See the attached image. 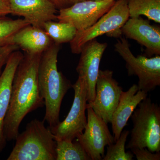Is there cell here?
Wrapping results in <instances>:
<instances>
[{"mask_svg":"<svg viewBox=\"0 0 160 160\" xmlns=\"http://www.w3.org/2000/svg\"><path fill=\"white\" fill-rule=\"evenodd\" d=\"M131 116L133 124L131 138L126 148H147L160 151V107L147 97L138 105Z\"/></svg>","mask_w":160,"mask_h":160,"instance_id":"obj_4","label":"cell"},{"mask_svg":"<svg viewBox=\"0 0 160 160\" xmlns=\"http://www.w3.org/2000/svg\"><path fill=\"white\" fill-rule=\"evenodd\" d=\"M129 18L128 0H116L109 11L96 22L85 30L77 31L69 42L72 52L80 54L86 43L104 34L121 38V29Z\"/></svg>","mask_w":160,"mask_h":160,"instance_id":"obj_5","label":"cell"},{"mask_svg":"<svg viewBox=\"0 0 160 160\" xmlns=\"http://www.w3.org/2000/svg\"><path fill=\"white\" fill-rule=\"evenodd\" d=\"M114 49L126 62L128 75L137 76L138 78L139 90L148 93L160 86V55L150 58L144 55L135 56L125 38L121 37L118 40Z\"/></svg>","mask_w":160,"mask_h":160,"instance_id":"obj_6","label":"cell"},{"mask_svg":"<svg viewBox=\"0 0 160 160\" xmlns=\"http://www.w3.org/2000/svg\"><path fill=\"white\" fill-rule=\"evenodd\" d=\"M113 74L112 70L100 69L96 84L94 99L87 105V108L91 107L106 124L111 122L112 114L123 91V88L113 78Z\"/></svg>","mask_w":160,"mask_h":160,"instance_id":"obj_8","label":"cell"},{"mask_svg":"<svg viewBox=\"0 0 160 160\" xmlns=\"http://www.w3.org/2000/svg\"><path fill=\"white\" fill-rule=\"evenodd\" d=\"M53 5L56 9H66L70 7L75 3L85 0H49Z\"/></svg>","mask_w":160,"mask_h":160,"instance_id":"obj_24","label":"cell"},{"mask_svg":"<svg viewBox=\"0 0 160 160\" xmlns=\"http://www.w3.org/2000/svg\"><path fill=\"white\" fill-rule=\"evenodd\" d=\"M147 97L148 93L139 90L136 84H133L127 91L122 92L110 122L115 142L119 138L124 127L127 126L128 120L138 105Z\"/></svg>","mask_w":160,"mask_h":160,"instance_id":"obj_14","label":"cell"},{"mask_svg":"<svg viewBox=\"0 0 160 160\" xmlns=\"http://www.w3.org/2000/svg\"><path fill=\"white\" fill-rule=\"evenodd\" d=\"M19 47L15 44L0 46V72L12 52L18 50Z\"/></svg>","mask_w":160,"mask_h":160,"instance_id":"obj_23","label":"cell"},{"mask_svg":"<svg viewBox=\"0 0 160 160\" xmlns=\"http://www.w3.org/2000/svg\"><path fill=\"white\" fill-rule=\"evenodd\" d=\"M44 122L36 119L27 124L7 160H56V141Z\"/></svg>","mask_w":160,"mask_h":160,"instance_id":"obj_3","label":"cell"},{"mask_svg":"<svg viewBox=\"0 0 160 160\" xmlns=\"http://www.w3.org/2000/svg\"><path fill=\"white\" fill-rule=\"evenodd\" d=\"M129 134V130L122 131L119 138L115 142L107 147L106 155L103 160H132L134 155L131 152H126V145L127 138Z\"/></svg>","mask_w":160,"mask_h":160,"instance_id":"obj_21","label":"cell"},{"mask_svg":"<svg viewBox=\"0 0 160 160\" xmlns=\"http://www.w3.org/2000/svg\"><path fill=\"white\" fill-rule=\"evenodd\" d=\"M129 18L141 15L160 23V0H128Z\"/></svg>","mask_w":160,"mask_h":160,"instance_id":"obj_17","label":"cell"},{"mask_svg":"<svg viewBox=\"0 0 160 160\" xmlns=\"http://www.w3.org/2000/svg\"><path fill=\"white\" fill-rule=\"evenodd\" d=\"M56 142V160H92L78 140H58Z\"/></svg>","mask_w":160,"mask_h":160,"instance_id":"obj_19","label":"cell"},{"mask_svg":"<svg viewBox=\"0 0 160 160\" xmlns=\"http://www.w3.org/2000/svg\"><path fill=\"white\" fill-rule=\"evenodd\" d=\"M11 14L9 0H0V17Z\"/></svg>","mask_w":160,"mask_h":160,"instance_id":"obj_25","label":"cell"},{"mask_svg":"<svg viewBox=\"0 0 160 160\" xmlns=\"http://www.w3.org/2000/svg\"><path fill=\"white\" fill-rule=\"evenodd\" d=\"M72 88L74 92V100L69 112L62 122L50 128L56 141H73L82 133L87 124V91L85 83L78 78Z\"/></svg>","mask_w":160,"mask_h":160,"instance_id":"obj_7","label":"cell"},{"mask_svg":"<svg viewBox=\"0 0 160 160\" xmlns=\"http://www.w3.org/2000/svg\"><path fill=\"white\" fill-rule=\"evenodd\" d=\"M116 1L85 0L78 2L68 8L60 9L57 19L62 22L70 23L77 31H82L96 22L109 11Z\"/></svg>","mask_w":160,"mask_h":160,"instance_id":"obj_10","label":"cell"},{"mask_svg":"<svg viewBox=\"0 0 160 160\" xmlns=\"http://www.w3.org/2000/svg\"><path fill=\"white\" fill-rule=\"evenodd\" d=\"M122 34L127 38L137 41L146 47V57L160 54V28L150 25L142 18H129L121 29Z\"/></svg>","mask_w":160,"mask_h":160,"instance_id":"obj_12","label":"cell"},{"mask_svg":"<svg viewBox=\"0 0 160 160\" xmlns=\"http://www.w3.org/2000/svg\"><path fill=\"white\" fill-rule=\"evenodd\" d=\"M107 45L96 39L89 41L83 46L79 61L77 67L78 78L86 85L87 103L93 101L95 95L96 84L99 71L100 62Z\"/></svg>","mask_w":160,"mask_h":160,"instance_id":"obj_11","label":"cell"},{"mask_svg":"<svg viewBox=\"0 0 160 160\" xmlns=\"http://www.w3.org/2000/svg\"><path fill=\"white\" fill-rule=\"evenodd\" d=\"M29 25V23L24 19L13 20L0 17V46L11 44V39L14 35Z\"/></svg>","mask_w":160,"mask_h":160,"instance_id":"obj_20","label":"cell"},{"mask_svg":"<svg viewBox=\"0 0 160 160\" xmlns=\"http://www.w3.org/2000/svg\"><path fill=\"white\" fill-rule=\"evenodd\" d=\"M54 43L42 28L29 25L14 35L11 44L32 54L42 53Z\"/></svg>","mask_w":160,"mask_h":160,"instance_id":"obj_16","label":"cell"},{"mask_svg":"<svg viewBox=\"0 0 160 160\" xmlns=\"http://www.w3.org/2000/svg\"><path fill=\"white\" fill-rule=\"evenodd\" d=\"M42 54L25 52L15 73L10 103L3 127L7 141L15 140L19 133L20 125L28 113L45 106L38 83Z\"/></svg>","mask_w":160,"mask_h":160,"instance_id":"obj_1","label":"cell"},{"mask_svg":"<svg viewBox=\"0 0 160 160\" xmlns=\"http://www.w3.org/2000/svg\"><path fill=\"white\" fill-rule=\"evenodd\" d=\"M91 1H105V0H91Z\"/></svg>","mask_w":160,"mask_h":160,"instance_id":"obj_26","label":"cell"},{"mask_svg":"<svg viewBox=\"0 0 160 160\" xmlns=\"http://www.w3.org/2000/svg\"><path fill=\"white\" fill-rule=\"evenodd\" d=\"M60 45L53 43L41 57L38 72V83L41 97L45 102L46 113L43 121L50 128L59 122L62 100L72 87L71 82L58 70V57Z\"/></svg>","mask_w":160,"mask_h":160,"instance_id":"obj_2","label":"cell"},{"mask_svg":"<svg viewBox=\"0 0 160 160\" xmlns=\"http://www.w3.org/2000/svg\"><path fill=\"white\" fill-rule=\"evenodd\" d=\"M138 160H160V152H152L147 148H143L131 150Z\"/></svg>","mask_w":160,"mask_h":160,"instance_id":"obj_22","label":"cell"},{"mask_svg":"<svg viewBox=\"0 0 160 160\" xmlns=\"http://www.w3.org/2000/svg\"><path fill=\"white\" fill-rule=\"evenodd\" d=\"M11 14L22 17L31 26L43 29L44 24L57 19V9L49 0H9Z\"/></svg>","mask_w":160,"mask_h":160,"instance_id":"obj_13","label":"cell"},{"mask_svg":"<svg viewBox=\"0 0 160 160\" xmlns=\"http://www.w3.org/2000/svg\"><path fill=\"white\" fill-rule=\"evenodd\" d=\"M24 54L19 50L12 52L0 76V153L6 147L7 142L3 127L10 103L12 81L18 66Z\"/></svg>","mask_w":160,"mask_h":160,"instance_id":"obj_15","label":"cell"},{"mask_svg":"<svg viewBox=\"0 0 160 160\" xmlns=\"http://www.w3.org/2000/svg\"><path fill=\"white\" fill-rule=\"evenodd\" d=\"M87 124L82 133L76 138L92 160H101L105 156L106 146L115 142L105 122L95 113L91 107L87 108Z\"/></svg>","mask_w":160,"mask_h":160,"instance_id":"obj_9","label":"cell"},{"mask_svg":"<svg viewBox=\"0 0 160 160\" xmlns=\"http://www.w3.org/2000/svg\"><path fill=\"white\" fill-rule=\"evenodd\" d=\"M43 29L55 44L70 42L73 39L77 30L69 23L50 21L44 24Z\"/></svg>","mask_w":160,"mask_h":160,"instance_id":"obj_18","label":"cell"}]
</instances>
